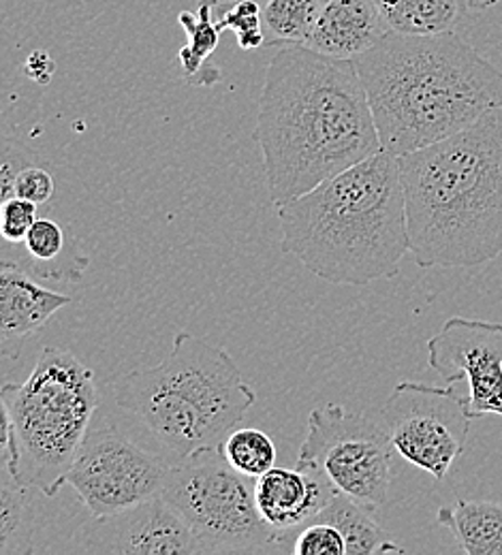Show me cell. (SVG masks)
<instances>
[{
  "instance_id": "cell-1",
  "label": "cell",
  "mask_w": 502,
  "mask_h": 555,
  "mask_svg": "<svg viewBox=\"0 0 502 555\" xmlns=\"http://www.w3.org/2000/svg\"><path fill=\"white\" fill-rule=\"evenodd\" d=\"M255 141L263 154L274 204L381 152L370 101L356 61L287 46L266 70Z\"/></svg>"
},
{
  "instance_id": "cell-2",
  "label": "cell",
  "mask_w": 502,
  "mask_h": 555,
  "mask_svg": "<svg viewBox=\"0 0 502 555\" xmlns=\"http://www.w3.org/2000/svg\"><path fill=\"white\" fill-rule=\"evenodd\" d=\"M383 150L404 156L451 138L502 103V73L453 30H389L356 59Z\"/></svg>"
},
{
  "instance_id": "cell-3",
  "label": "cell",
  "mask_w": 502,
  "mask_h": 555,
  "mask_svg": "<svg viewBox=\"0 0 502 555\" xmlns=\"http://www.w3.org/2000/svg\"><path fill=\"white\" fill-rule=\"evenodd\" d=\"M274 206L283 253L332 284L394 278L411 253L400 158L387 150Z\"/></svg>"
},
{
  "instance_id": "cell-4",
  "label": "cell",
  "mask_w": 502,
  "mask_h": 555,
  "mask_svg": "<svg viewBox=\"0 0 502 555\" xmlns=\"http://www.w3.org/2000/svg\"><path fill=\"white\" fill-rule=\"evenodd\" d=\"M400 173L420 268H475L502 255V103L400 156Z\"/></svg>"
},
{
  "instance_id": "cell-5",
  "label": "cell",
  "mask_w": 502,
  "mask_h": 555,
  "mask_svg": "<svg viewBox=\"0 0 502 555\" xmlns=\"http://www.w3.org/2000/svg\"><path fill=\"white\" fill-rule=\"evenodd\" d=\"M112 391L176 462L202 447H220L257 402L233 357L189 332L173 338L160 363L129 372Z\"/></svg>"
},
{
  "instance_id": "cell-6",
  "label": "cell",
  "mask_w": 502,
  "mask_h": 555,
  "mask_svg": "<svg viewBox=\"0 0 502 555\" xmlns=\"http://www.w3.org/2000/svg\"><path fill=\"white\" fill-rule=\"evenodd\" d=\"M96 406L94 374L67 348H43L24 383L2 387V455L24 486L48 498L67 486Z\"/></svg>"
},
{
  "instance_id": "cell-7",
  "label": "cell",
  "mask_w": 502,
  "mask_h": 555,
  "mask_svg": "<svg viewBox=\"0 0 502 555\" xmlns=\"http://www.w3.org/2000/svg\"><path fill=\"white\" fill-rule=\"evenodd\" d=\"M255 483L229 464L220 447H202L171 466L163 498L206 555L287 554L285 532L274 530L257 508Z\"/></svg>"
},
{
  "instance_id": "cell-8",
  "label": "cell",
  "mask_w": 502,
  "mask_h": 555,
  "mask_svg": "<svg viewBox=\"0 0 502 555\" xmlns=\"http://www.w3.org/2000/svg\"><path fill=\"white\" fill-rule=\"evenodd\" d=\"M394 451L381 421L325 404L308 415L297 466L317 470L338 493L376 511L387 502L396 477Z\"/></svg>"
},
{
  "instance_id": "cell-9",
  "label": "cell",
  "mask_w": 502,
  "mask_h": 555,
  "mask_svg": "<svg viewBox=\"0 0 502 555\" xmlns=\"http://www.w3.org/2000/svg\"><path fill=\"white\" fill-rule=\"evenodd\" d=\"M378 421L402 460L442 481L466 449L473 418L466 396L453 385L402 380L387 396Z\"/></svg>"
},
{
  "instance_id": "cell-10",
  "label": "cell",
  "mask_w": 502,
  "mask_h": 555,
  "mask_svg": "<svg viewBox=\"0 0 502 555\" xmlns=\"http://www.w3.org/2000/svg\"><path fill=\"white\" fill-rule=\"evenodd\" d=\"M173 464L142 449L112 423L88 429L67 475L92 515L107 517L163 493Z\"/></svg>"
},
{
  "instance_id": "cell-11",
  "label": "cell",
  "mask_w": 502,
  "mask_h": 555,
  "mask_svg": "<svg viewBox=\"0 0 502 555\" xmlns=\"http://www.w3.org/2000/svg\"><path fill=\"white\" fill-rule=\"evenodd\" d=\"M428 363L445 380H466L471 418H502V323L451 317L428 340Z\"/></svg>"
},
{
  "instance_id": "cell-12",
  "label": "cell",
  "mask_w": 502,
  "mask_h": 555,
  "mask_svg": "<svg viewBox=\"0 0 502 555\" xmlns=\"http://www.w3.org/2000/svg\"><path fill=\"white\" fill-rule=\"evenodd\" d=\"M75 550L112 555L206 554L202 541L163 493L120 513L96 517L77 539Z\"/></svg>"
},
{
  "instance_id": "cell-13",
  "label": "cell",
  "mask_w": 502,
  "mask_h": 555,
  "mask_svg": "<svg viewBox=\"0 0 502 555\" xmlns=\"http://www.w3.org/2000/svg\"><path fill=\"white\" fill-rule=\"evenodd\" d=\"M323 475L312 468H272L255 483V500L261 517L279 532H285V547L291 554L293 534L310 524L336 495Z\"/></svg>"
},
{
  "instance_id": "cell-14",
  "label": "cell",
  "mask_w": 502,
  "mask_h": 555,
  "mask_svg": "<svg viewBox=\"0 0 502 555\" xmlns=\"http://www.w3.org/2000/svg\"><path fill=\"white\" fill-rule=\"evenodd\" d=\"M72 304L69 295L46 288L9 259L0 263V338L2 354L15 359L24 343L39 334L59 310Z\"/></svg>"
},
{
  "instance_id": "cell-15",
  "label": "cell",
  "mask_w": 502,
  "mask_h": 555,
  "mask_svg": "<svg viewBox=\"0 0 502 555\" xmlns=\"http://www.w3.org/2000/svg\"><path fill=\"white\" fill-rule=\"evenodd\" d=\"M387 33L389 28L372 0H327L304 46L332 59L356 61Z\"/></svg>"
},
{
  "instance_id": "cell-16",
  "label": "cell",
  "mask_w": 502,
  "mask_h": 555,
  "mask_svg": "<svg viewBox=\"0 0 502 555\" xmlns=\"http://www.w3.org/2000/svg\"><path fill=\"white\" fill-rule=\"evenodd\" d=\"M22 253L15 259L4 257L37 278L56 282H79L88 270V257L72 246L67 231L52 218H37L26 240L20 244Z\"/></svg>"
},
{
  "instance_id": "cell-17",
  "label": "cell",
  "mask_w": 502,
  "mask_h": 555,
  "mask_svg": "<svg viewBox=\"0 0 502 555\" xmlns=\"http://www.w3.org/2000/svg\"><path fill=\"white\" fill-rule=\"evenodd\" d=\"M436 521L466 555H502V502L458 500L440 506Z\"/></svg>"
},
{
  "instance_id": "cell-18",
  "label": "cell",
  "mask_w": 502,
  "mask_h": 555,
  "mask_svg": "<svg viewBox=\"0 0 502 555\" xmlns=\"http://www.w3.org/2000/svg\"><path fill=\"white\" fill-rule=\"evenodd\" d=\"M216 2L202 0L197 11L186 9L178 15L186 33V46L178 52V61L184 81L191 86H215L220 79V69L210 63L222 35L215 17Z\"/></svg>"
},
{
  "instance_id": "cell-19",
  "label": "cell",
  "mask_w": 502,
  "mask_h": 555,
  "mask_svg": "<svg viewBox=\"0 0 502 555\" xmlns=\"http://www.w3.org/2000/svg\"><path fill=\"white\" fill-rule=\"evenodd\" d=\"M372 513L374 511L365 508L353 498L336 493L312 521H327L336 526L345 537L347 555L402 554L404 550L374 521Z\"/></svg>"
},
{
  "instance_id": "cell-20",
  "label": "cell",
  "mask_w": 502,
  "mask_h": 555,
  "mask_svg": "<svg viewBox=\"0 0 502 555\" xmlns=\"http://www.w3.org/2000/svg\"><path fill=\"white\" fill-rule=\"evenodd\" d=\"M389 30L402 35L451 33L464 11L462 0H372Z\"/></svg>"
},
{
  "instance_id": "cell-21",
  "label": "cell",
  "mask_w": 502,
  "mask_h": 555,
  "mask_svg": "<svg viewBox=\"0 0 502 555\" xmlns=\"http://www.w3.org/2000/svg\"><path fill=\"white\" fill-rule=\"evenodd\" d=\"M26 489L11 460L2 455L0 468V555H28L33 547V524L26 513Z\"/></svg>"
},
{
  "instance_id": "cell-22",
  "label": "cell",
  "mask_w": 502,
  "mask_h": 555,
  "mask_svg": "<svg viewBox=\"0 0 502 555\" xmlns=\"http://www.w3.org/2000/svg\"><path fill=\"white\" fill-rule=\"evenodd\" d=\"M327 0H268L263 7L266 46L306 43Z\"/></svg>"
},
{
  "instance_id": "cell-23",
  "label": "cell",
  "mask_w": 502,
  "mask_h": 555,
  "mask_svg": "<svg viewBox=\"0 0 502 555\" xmlns=\"http://www.w3.org/2000/svg\"><path fill=\"white\" fill-rule=\"evenodd\" d=\"M220 449L237 473L253 479H259L276 466V444L257 427H235L224 436Z\"/></svg>"
},
{
  "instance_id": "cell-24",
  "label": "cell",
  "mask_w": 502,
  "mask_h": 555,
  "mask_svg": "<svg viewBox=\"0 0 502 555\" xmlns=\"http://www.w3.org/2000/svg\"><path fill=\"white\" fill-rule=\"evenodd\" d=\"M218 9V26L220 30H233L237 37V46L242 50H257L266 46V28H263V7L257 0H229L216 2Z\"/></svg>"
},
{
  "instance_id": "cell-25",
  "label": "cell",
  "mask_w": 502,
  "mask_h": 555,
  "mask_svg": "<svg viewBox=\"0 0 502 555\" xmlns=\"http://www.w3.org/2000/svg\"><path fill=\"white\" fill-rule=\"evenodd\" d=\"M291 554L347 555V543L336 526L327 521H310L293 534Z\"/></svg>"
},
{
  "instance_id": "cell-26",
  "label": "cell",
  "mask_w": 502,
  "mask_h": 555,
  "mask_svg": "<svg viewBox=\"0 0 502 555\" xmlns=\"http://www.w3.org/2000/svg\"><path fill=\"white\" fill-rule=\"evenodd\" d=\"M37 204L22 199L17 195H9L0 206V235L7 246H20L30 227L37 222Z\"/></svg>"
},
{
  "instance_id": "cell-27",
  "label": "cell",
  "mask_w": 502,
  "mask_h": 555,
  "mask_svg": "<svg viewBox=\"0 0 502 555\" xmlns=\"http://www.w3.org/2000/svg\"><path fill=\"white\" fill-rule=\"evenodd\" d=\"M54 189H56L54 178L43 167L22 165L13 178L11 195H17L37 206H43L54 197Z\"/></svg>"
},
{
  "instance_id": "cell-28",
  "label": "cell",
  "mask_w": 502,
  "mask_h": 555,
  "mask_svg": "<svg viewBox=\"0 0 502 555\" xmlns=\"http://www.w3.org/2000/svg\"><path fill=\"white\" fill-rule=\"evenodd\" d=\"M26 73H28L35 81L48 83L50 77L54 75V61H52L48 54H43V52H35V54L28 59V63H26Z\"/></svg>"
},
{
  "instance_id": "cell-29",
  "label": "cell",
  "mask_w": 502,
  "mask_h": 555,
  "mask_svg": "<svg viewBox=\"0 0 502 555\" xmlns=\"http://www.w3.org/2000/svg\"><path fill=\"white\" fill-rule=\"evenodd\" d=\"M462 2H464V9H468V11H484V9L494 7L499 0H462Z\"/></svg>"
}]
</instances>
